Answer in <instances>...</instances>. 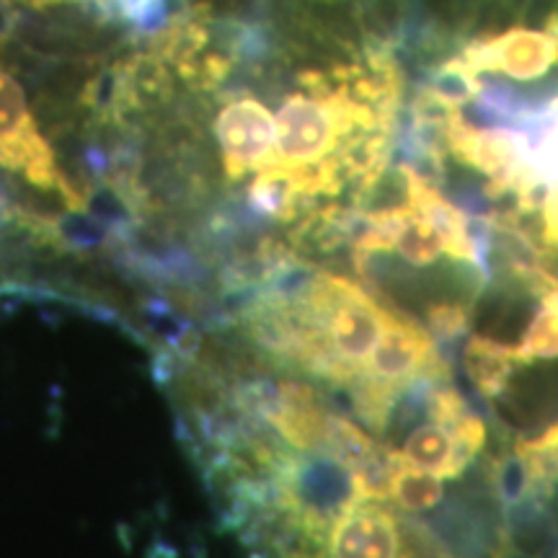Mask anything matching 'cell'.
<instances>
[{"instance_id": "cell-1", "label": "cell", "mask_w": 558, "mask_h": 558, "mask_svg": "<svg viewBox=\"0 0 558 558\" xmlns=\"http://www.w3.org/2000/svg\"><path fill=\"white\" fill-rule=\"evenodd\" d=\"M0 169L21 173L29 184L47 192H60L75 202L73 190L62 179L58 160L34 120L24 88L0 65Z\"/></svg>"}, {"instance_id": "cell-2", "label": "cell", "mask_w": 558, "mask_h": 558, "mask_svg": "<svg viewBox=\"0 0 558 558\" xmlns=\"http://www.w3.org/2000/svg\"><path fill=\"white\" fill-rule=\"evenodd\" d=\"M9 29H11V13L3 9V5H0V37H5V34H9Z\"/></svg>"}, {"instance_id": "cell-3", "label": "cell", "mask_w": 558, "mask_h": 558, "mask_svg": "<svg viewBox=\"0 0 558 558\" xmlns=\"http://www.w3.org/2000/svg\"><path fill=\"white\" fill-rule=\"evenodd\" d=\"M32 5H47V3H62V0H26Z\"/></svg>"}]
</instances>
